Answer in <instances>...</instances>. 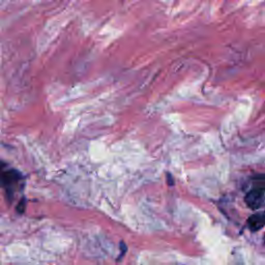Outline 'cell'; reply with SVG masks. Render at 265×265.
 I'll use <instances>...</instances> for the list:
<instances>
[{
	"mask_svg": "<svg viewBox=\"0 0 265 265\" xmlns=\"http://www.w3.org/2000/svg\"><path fill=\"white\" fill-rule=\"evenodd\" d=\"M264 200H265V190L264 187L261 186L253 188V190H251L245 197V201L247 205L253 210L259 209L264 203Z\"/></svg>",
	"mask_w": 265,
	"mask_h": 265,
	"instance_id": "cell-1",
	"label": "cell"
},
{
	"mask_svg": "<svg viewBox=\"0 0 265 265\" xmlns=\"http://www.w3.org/2000/svg\"><path fill=\"white\" fill-rule=\"evenodd\" d=\"M264 226H265V211L257 212L251 215L248 220V227L253 232H257L261 230Z\"/></svg>",
	"mask_w": 265,
	"mask_h": 265,
	"instance_id": "cell-2",
	"label": "cell"
},
{
	"mask_svg": "<svg viewBox=\"0 0 265 265\" xmlns=\"http://www.w3.org/2000/svg\"><path fill=\"white\" fill-rule=\"evenodd\" d=\"M20 178H21V174L17 170H10L4 172L2 175V181L9 191L13 185H15L18 182Z\"/></svg>",
	"mask_w": 265,
	"mask_h": 265,
	"instance_id": "cell-3",
	"label": "cell"
},
{
	"mask_svg": "<svg viewBox=\"0 0 265 265\" xmlns=\"http://www.w3.org/2000/svg\"><path fill=\"white\" fill-rule=\"evenodd\" d=\"M25 207H26V199L22 198L21 201L19 202V204L17 205V211L19 213H23L25 211Z\"/></svg>",
	"mask_w": 265,
	"mask_h": 265,
	"instance_id": "cell-4",
	"label": "cell"
},
{
	"mask_svg": "<svg viewBox=\"0 0 265 265\" xmlns=\"http://www.w3.org/2000/svg\"><path fill=\"white\" fill-rule=\"evenodd\" d=\"M167 181H168V184L169 185H174V181H173V177H172V175L171 174H167Z\"/></svg>",
	"mask_w": 265,
	"mask_h": 265,
	"instance_id": "cell-5",
	"label": "cell"
},
{
	"mask_svg": "<svg viewBox=\"0 0 265 265\" xmlns=\"http://www.w3.org/2000/svg\"><path fill=\"white\" fill-rule=\"evenodd\" d=\"M4 166H3V164L0 163V177H2V175H3V173H4Z\"/></svg>",
	"mask_w": 265,
	"mask_h": 265,
	"instance_id": "cell-6",
	"label": "cell"
},
{
	"mask_svg": "<svg viewBox=\"0 0 265 265\" xmlns=\"http://www.w3.org/2000/svg\"><path fill=\"white\" fill-rule=\"evenodd\" d=\"M264 243H265V237H264Z\"/></svg>",
	"mask_w": 265,
	"mask_h": 265,
	"instance_id": "cell-7",
	"label": "cell"
}]
</instances>
